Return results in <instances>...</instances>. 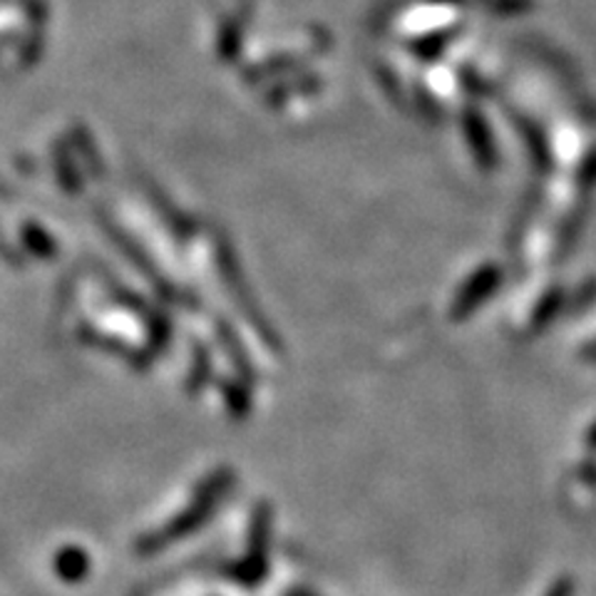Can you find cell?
<instances>
[{
	"mask_svg": "<svg viewBox=\"0 0 596 596\" xmlns=\"http://www.w3.org/2000/svg\"><path fill=\"white\" fill-rule=\"evenodd\" d=\"M552 596H567V592H564V589H557V592H554Z\"/></svg>",
	"mask_w": 596,
	"mask_h": 596,
	"instance_id": "cell-1",
	"label": "cell"
}]
</instances>
